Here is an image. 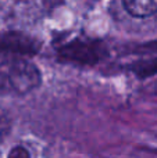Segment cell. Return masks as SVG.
<instances>
[{
    "mask_svg": "<svg viewBox=\"0 0 157 158\" xmlns=\"http://www.w3.org/2000/svg\"><path fill=\"white\" fill-rule=\"evenodd\" d=\"M0 81L10 92L22 94L39 86L40 74L33 64L19 58H11L0 64Z\"/></svg>",
    "mask_w": 157,
    "mask_h": 158,
    "instance_id": "6da1fadb",
    "label": "cell"
},
{
    "mask_svg": "<svg viewBox=\"0 0 157 158\" xmlns=\"http://www.w3.org/2000/svg\"><path fill=\"white\" fill-rule=\"evenodd\" d=\"M60 54L67 60L79 64H96L104 56V52L99 42L75 39L61 47Z\"/></svg>",
    "mask_w": 157,
    "mask_h": 158,
    "instance_id": "7a4b0ae2",
    "label": "cell"
},
{
    "mask_svg": "<svg viewBox=\"0 0 157 158\" xmlns=\"http://www.w3.org/2000/svg\"><path fill=\"white\" fill-rule=\"evenodd\" d=\"M39 44L33 39L19 33H7L0 36V50L18 54H32L38 50Z\"/></svg>",
    "mask_w": 157,
    "mask_h": 158,
    "instance_id": "3957f363",
    "label": "cell"
},
{
    "mask_svg": "<svg viewBox=\"0 0 157 158\" xmlns=\"http://www.w3.org/2000/svg\"><path fill=\"white\" fill-rule=\"evenodd\" d=\"M122 6L135 18H145L157 13V0H125Z\"/></svg>",
    "mask_w": 157,
    "mask_h": 158,
    "instance_id": "277c9868",
    "label": "cell"
},
{
    "mask_svg": "<svg viewBox=\"0 0 157 158\" xmlns=\"http://www.w3.org/2000/svg\"><path fill=\"white\" fill-rule=\"evenodd\" d=\"M132 71H135L139 77H146V75H152L157 72V58L152 61H143L132 65Z\"/></svg>",
    "mask_w": 157,
    "mask_h": 158,
    "instance_id": "5b68a950",
    "label": "cell"
},
{
    "mask_svg": "<svg viewBox=\"0 0 157 158\" xmlns=\"http://www.w3.org/2000/svg\"><path fill=\"white\" fill-rule=\"evenodd\" d=\"M8 158H32L31 153L22 146H17L8 153Z\"/></svg>",
    "mask_w": 157,
    "mask_h": 158,
    "instance_id": "8992f818",
    "label": "cell"
},
{
    "mask_svg": "<svg viewBox=\"0 0 157 158\" xmlns=\"http://www.w3.org/2000/svg\"><path fill=\"white\" fill-rule=\"evenodd\" d=\"M7 131H8V121L0 112V139H3V136L7 133Z\"/></svg>",
    "mask_w": 157,
    "mask_h": 158,
    "instance_id": "52a82bcc",
    "label": "cell"
}]
</instances>
